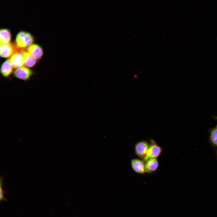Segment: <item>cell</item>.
<instances>
[{"mask_svg":"<svg viewBox=\"0 0 217 217\" xmlns=\"http://www.w3.org/2000/svg\"><path fill=\"white\" fill-rule=\"evenodd\" d=\"M24 66L30 68L34 67L36 65L37 60L28 52L27 50H24Z\"/></svg>","mask_w":217,"mask_h":217,"instance_id":"obj_11","label":"cell"},{"mask_svg":"<svg viewBox=\"0 0 217 217\" xmlns=\"http://www.w3.org/2000/svg\"><path fill=\"white\" fill-rule=\"evenodd\" d=\"M25 50L19 49L9 59L14 69H16L24 66V52Z\"/></svg>","mask_w":217,"mask_h":217,"instance_id":"obj_3","label":"cell"},{"mask_svg":"<svg viewBox=\"0 0 217 217\" xmlns=\"http://www.w3.org/2000/svg\"><path fill=\"white\" fill-rule=\"evenodd\" d=\"M149 145V143L145 140L137 142L134 146L135 154L140 159H143L146 155Z\"/></svg>","mask_w":217,"mask_h":217,"instance_id":"obj_6","label":"cell"},{"mask_svg":"<svg viewBox=\"0 0 217 217\" xmlns=\"http://www.w3.org/2000/svg\"><path fill=\"white\" fill-rule=\"evenodd\" d=\"M131 165L133 170L136 173L144 174L146 173L145 162L141 159H133L131 160Z\"/></svg>","mask_w":217,"mask_h":217,"instance_id":"obj_7","label":"cell"},{"mask_svg":"<svg viewBox=\"0 0 217 217\" xmlns=\"http://www.w3.org/2000/svg\"><path fill=\"white\" fill-rule=\"evenodd\" d=\"M19 50L14 43L0 44V55L3 58H10Z\"/></svg>","mask_w":217,"mask_h":217,"instance_id":"obj_5","label":"cell"},{"mask_svg":"<svg viewBox=\"0 0 217 217\" xmlns=\"http://www.w3.org/2000/svg\"><path fill=\"white\" fill-rule=\"evenodd\" d=\"M209 139L212 145L217 147V125L210 130Z\"/></svg>","mask_w":217,"mask_h":217,"instance_id":"obj_13","label":"cell"},{"mask_svg":"<svg viewBox=\"0 0 217 217\" xmlns=\"http://www.w3.org/2000/svg\"><path fill=\"white\" fill-rule=\"evenodd\" d=\"M27 50L37 60L41 59L43 55L42 49L38 44H32L27 49Z\"/></svg>","mask_w":217,"mask_h":217,"instance_id":"obj_8","label":"cell"},{"mask_svg":"<svg viewBox=\"0 0 217 217\" xmlns=\"http://www.w3.org/2000/svg\"><path fill=\"white\" fill-rule=\"evenodd\" d=\"M4 192L3 190V189L2 187V185H1H1H0V200H5V198H4Z\"/></svg>","mask_w":217,"mask_h":217,"instance_id":"obj_14","label":"cell"},{"mask_svg":"<svg viewBox=\"0 0 217 217\" xmlns=\"http://www.w3.org/2000/svg\"><path fill=\"white\" fill-rule=\"evenodd\" d=\"M34 74L32 70L24 66L16 69L13 73L14 77L24 81L30 80Z\"/></svg>","mask_w":217,"mask_h":217,"instance_id":"obj_4","label":"cell"},{"mask_svg":"<svg viewBox=\"0 0 217 217\" xmlns=\"http://www.w3.org/2000/svg\"><path fill=\"white\" fill-rule=\"evenodd\" d=\"M13 68L9 59L5 61L1 65L0 72L2 75L5 78L9 77L13 73Z\"/></svg>","mask_w":217,"mask_h":217,"instance_id":"obj_9","label":"cell"},{"mask_svg":"<svg viewBox=\"0 0 217 217\" xmlns=\"http://www.w3.org/2000/svg\"><path fill=\"white\" fill-rule=\"evenodd\" d=\"M213 117L215 120L217 121V116H214Z\"/></svg>","mask_w":217,"mask_h":217,"instance_id":"obj_15","label":"cell"},{"mask_svg":"<svg viewBox=\"0 0 217 217\" xmlns=\"http://www.w3.org/2000/svg\"><path fill=\"white\" fill-rule=\"evenodd\" d=\"M34 42V37L30 33L21 31L17 33L14 43L19 49L27 50Z\"/></svg>","mask_w":217,"mask_h":217,"instance_id":"obj_1","label":"cell"},{"mask_svg":"<svg viewBox=\"0 0 217 217\" xmlns=\"http://www.w3.org/2000/svg\"></svg>","mask_w":217,"mask_h":217,"instance_id":"obj_16","label":"cell"},{"mask_svg":"<svg viewBox=\"0 0 217 217\" xmlns=\"http://www.w3.org/2000/svg\"><path fill=\"white\" fill-rule=\"evenodd\" d=\"M149 143V148L146 155L143 159L145 162L151 158H157L162 151V148L158 145L154 140H151Z\"/></svg>","mask_w":217,"mask_h":217,"instance_id":"obj_2","label":"cell"},{"mask_svg":"<svg viewBox=\"0 0 217 217\" xmlns=\"http://www.w3.org/2000/svg\"><path fill=\"white\" fill-rule=\"evenodd\" d=\"M159 163L157 158H151L145 162L146 173H151L157 169Z\"/></svg>","mask_w":217,"mask_h":217,"instance_id":"obj_10","label":"cell"},{"mask_svg":"<svg viewBox=\"0 0 217 217\" xmlns=\"http://www.w3.org/2000/svg\"><path fill=\"white\" fill-rule=\"evenodd\" d=\"M11 34L10 30L7 29H1L0 30V44L10 43Z\"/></svg>","mask_w":217,"mask_h":217,"instance_id":"obj_12","label":"cell"}]
</instances>
